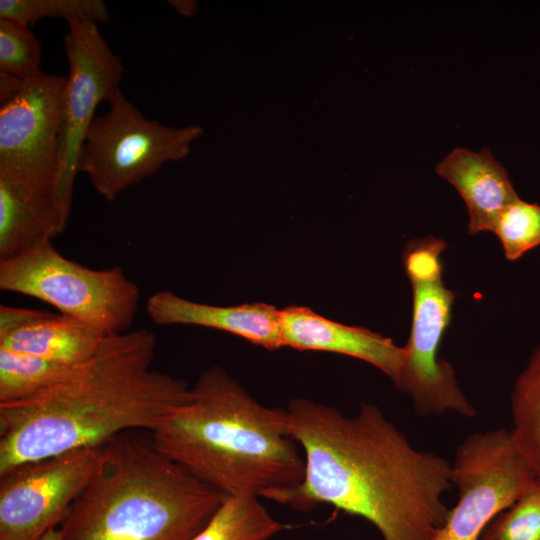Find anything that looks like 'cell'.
<instances>
[{
	"label": "cell",
	"mask_w": 540,
	"mask_h": 540,
	"mask_svg": "<svg viewBox=\"0 0 540 540\" xmlns=\"http://www.w3.org/2000/svg\"><path fill=\"white\" fill-rule=\"evenodd\" d=\"M447 244L440 238L428 236L408 242L402 254L405 272L410 281L442 275L441 254Z\"/></svg>",
	"instance_id": "obj_24"
},
{
	"label": "cell",
	"mask_w": 540,
	"mask_h": 540,
	"mask_svg": "<svg viewBox=\"0 0 540 540\" xmlns=\"http://www.w3.org/2000/svg\"><path fill=\"white\" fill-rule=\"evenodd\" d=\"M66 82L43 73L0 106L1 180L57 188Z\"/></svg>",
	"instance_id": "obj_11"
},
{
	"label": "cell",
	"mask_w": 540,
	"mask_h": 540,
	"mask_svg": "<svg viewBox=\"0 0 540 540\" xmlns=\"http://www.w3.org/2000/svg\"><path fill=\"white\" fill-rule=\"evenodd\" d=\"M481 540H540V482L495 516Z\"/></svg>",
	"instance_id": "obj_23"
},
{
	"label": "cell",
	"mask_w": 540,
	"mask_h": 540,
	"mask_svg": "<svg viewBox=\"0 0 540 540\" xmlns=\"http://www.w3.org/2000/svg\"><path fill=\"white\" fill-rule=\"evenodd\" d=\"M109 105L86 133L78 169L110 202L165 163L184 158L202 133L198 126L173 128L146 118L122 92Z\"/></svg>",
	"instance_id": "obj_6"
},
{
	"label": "cell",
	"mask_w": 540,
	"mask_h": 540,
	"mask_svg": "<svg viewBox=\"0 0 540 540\" xmlns=\"http://www.w3.org/2000/svg\"><path fill=\"white\" fill-rule=\"evenodd\" d=\"M285 528L260 503L259 497L226 496L191 540H268Z\"/></svg>",
	"instance_id": "obj_17"
},
{
	"label": "cell",
	"mask_w": 540,
	"mask_h": 540,
	"mask_svg": "<svg viewBox=\"0 0 540 540\" xmlns=\"http://www.w3.org/2000/svg\"><path fill=\"white\" fill-rule=\"evenodd\" d=\"M64 37L69 74L63 99L59 147L58 194L71 208L79 157L86 133L95 118L97 106L121 93L125 72L122 59L113 53L98 29L86 17L66 20Z\"/></svg>",
	"instance_id": "obj_9"
},
{
	"label": "cell",
	"mask_w": 540,
	"mask_h": 540,
	"mask_svg": "<svg viewBox=\"0 0 540 540\" xmlns=\"http://www.w3.org/2000/svg\"><path fill=\"white\" fill-rule=\"evenodd\" d=\"M104 447L27 462L0 475V540H39L59 527L96 474Z\"/></svg>",
	"instance_id": "obj_8"
},
{
	"label": "cell",
	"mask_w": 540,
	"mask_h": 540,
	"mask_svg": "<svg viewBox=\"0 0 540 540\" xmlns=\"http://www.w3.org/2000/svg\"><path fill=\"white\" fill-rule=\"evenodd\" d=\"M290 430L305 472L269 500L308 512L329 504L371 522L384 540H427L441 527L451 463L416 449L374 404L355 415L306 398L290 400Z\"/></svg>",
	"instance_id": "obj_1"
},
{
	"label": "cell",
	"mask_w": 540,
	"mask_h": 540,
	"mask_svg": "<svg viewBox=\"0 0 540 540\" xmlns=\"http://www.w3.org/2000/svg\"><path fill=\"white\" fill-rule=\"evenodd\" d=\"M17 76L0 72V103L1 105L6 104L12 100L22 88L24 82Z\"/></svg>",
	"instance_id": "obj_25"
},
{
	"label": "cell",
	"mask_w": 540,
	"mask_h": 540,
	"mask_svg": "<svg viewBox=\"0 0 540 540\" xmlns=\"http://www.w3.org/2000/svg\"><path fill=\"white\" fill-rule=\"evenodd\" d=\"M39 540H62L59 527L49 530Z\"/></svg>",
	"instance_id": "obj_27"
},
{
	"label": "cell",
	"mask_w": 540,
	"mask_h": 540,
	"mask_svg": "<svg viewBox=\"0 0 540 540\" xmlns=\"http://www.w3.org/2000/svg\"><path fill=\"white\" fill-rule=\"evenodd\" d=\"M225 497L151 441L122 434L59 529L62 540H191Z\"/></svg>",
	"instance_id": "obj_4"
},
{
	"label": "cell",
	"mask_w": 540,
	"mask_h": 540,
	"mask_svg": "<svg viewBox=\"0 0 540 540\" xmlns=\"http://www.w3.org/2000/svg\"><path fill=\"white\" fill-rule=\"evenodd\" d=\"M0 289L38 299L106 335L130 330L140 299L138 285L121 267H86L53 242L0 260Z\"/></svg>",
	"instance_id": "obj_5"
},
{
	"label": "cell",
	"mask_w": 540,
	"mask_h": 540,
	"mask_svg": "<svg viewBox=\"0 0 540 540\" xmlns=\"http://www.w3.org/2000/svg\"><path fill=\"white\" fill-rule=\"evenodd\" d=\"M145 309L159 326H201L231 333L268 350L283 347L280 310L267 303L216 306L165 290L153 293Z\"/></svg>",
	"instance_id": "obj_14"
},
{
	"label": "cell",
	"mask_w": 540,
	"mask_h": 540,
	"mask_svg": "<svg viewBox=\"0 0 540 540\" xmlns=\"http://www.w3.org/2000/svg\"><path fill=\"white\" fill-rule=\"evenodd\" d=\"M492 232L499 239L507 260L520 259L540 246V205L518 198L500 214Z\"/></svg>",
	"instance_id": "obj_20"
},
{
	"label": "cell",
	"mask_w": 540,
	"mask_h": 540,
	"mask_svg": "<svg viewBox=\"0 0 540 540\" xmlns=\"http://www.w3.org/2000/svg\"><path fill=\"white\" fill-rule=\"evenodd\" d=\"M157 340L146 329L108 335L70 375L21 400L0 403V475L66 452L154 428L189 386L153 368Z\"/></svg>",
	"instance_id": "obj_2"
},
{
	"label": "cell",
	"mask_w": 540,
	"mask_h": 540,
	"mask_svg": "<svg viewBox=\"0 0 540 540\" xmlns=\"http://www.w3.org/2000/svg\"><path fill=\"white\" fill-rule=\"evenodd\" d=\"M42 47L30 26L0 18V72L30 80L43 74Z\"/></svg>",
	"instance_id": "obj_22"
},
{
	"label": "cell",
	"mask_w": 540,
	"mask_h": 540,
	"mask_svg": "<svg viewBox=\"0 0 540 540\" xmlns=\"http://www.w3.org/2000/svg\"><path fill=\"white\" fill-rule=\"evenodd\" d=\"M283 347L300 351H324L367 362L397 381L404 360V348L392 339L364 327L349 326L291 305L280 310Z\"/></svg>",
	"instance_id": "obj_13"
},
{
	"label": "cell",
	"mask_w": 540,
	"mask_h": 540,
	"mask_svg": "<svg viewBox=\"0 0 540 540\" xmlns=\"http://www.w3.org/2000/svg\"><path fill=\"white\" fill-rule=\"evenodd\" d=\"M86 17L97 23L109 21L102 0H0V18L16 20L28 26L43 18Z\"/></svg>",
	"instance_id": "obj_21"
},
{
	"label": "cell",
	"mask_w": 540,
	"mask_h": 540,
	"mask_svg": "<svg viewBox=\"0 0 540 540\" xmlns=\"http://www.w3.org/2000/svg\"><path fill=\"white\" fill-rule=\"evenodd\" d=\"M169 3L176 9V11L185 16H191L196 9V3L194 1L187 0H173Z\"/></svg>",
	"instance_id": "obj_26"
},
{
	"label": "cell",
	"mask_w": 540,
	"mask_h": 540,
	"mask_svg": "<svg viewBox=\"0 0 540 540\" xmlns=\"http://www.w3.org/2000/svg\"><path fill=\"white\" fill-rule=\"evenodd\" d=\"M511 413L514 441L540 480V344L516 378Z\"/></svg>",
	"instance_id": "obj_18"
},
{
	"label": "cell",
	"mask_w": 540,
	"mask_h": 540,
	"mask_svg": "<svg viewBox=\"0 0 540 540\" xmlns=\"http://www.w3.org/2000/svg\"><path fill=\"white\" fill-rule=\"evenodd\" d=\"M108 336L64 314L0 306V347L66 365L88 362Z\"/></svg>",
	"instance_id": "obj_12"
},
{
	"label": "cell",
	"mask_w": 540,
	"mask_h": 540,
	"mask_svg": "<svg viewBox=\"0 0 540 540\" xmlns=\"http://www.w3.org/2000/svg\"><path fill=\"white\" fill-rule=\"evenodd\" d=\"M464 200L469 213V234L492 231L504 209L519 198L506 169L489 149L474 152L454 148L436 166Z\"/></svg>",
	"instance_id": "obj_16"
},
{
	"label": "cell",
	"mask_w": 540,
	"mask_h": 540,
	"mask_svg": "<svg viewBox=\"0 0 540 540\" xmlns=\"http://www.w3.org/2000/svg\"><path fill=\"white\" fill-rule=\"evenodd\" d=\"M78 366L0 347V403L31 397L66 378Z\"/></svg>",
	"instance_id": "obj_19"
},
{
	"label": "cell",
	"mask_w": 540,
	"mask_h": 540,
	"mask_svg": "<svg viewBox=\"0 0 540 540\" xmlns=\"http://www.w3.org/2000/svg\"><path fill=\"white\" fill-rule=\"evenodd\" d=\"M150 433L161 454L226 496L269 500L304 477L287 409L261 404L219 366L201 373Z\"/></svg>",
	"instance_id": "obj_3"
},
{
	"label": "cell",
	"mask_w": 540,
	"mask_h": 540,
	"mask_svg": "<svg viewBox=\"0 0 540 540\" xmlns=\"http://www.w3.org/2000/svg\"><path fill=\"white\" fill-rule=\"evenodd\" d=\"M70 210L54 186L0 179V260L52 242L66 228Z\"/></svg>",
	"instance_id": "obj_15"
},
{
	"label": "cell",
	"mask_w": 540,
	"mask_h": 540,
	"mask_svg": "<svg viewBox=\"0 0 540 540\" xmlns=\"http://www.w3.org/2000/svg\"><path fill=\"white\" fill-rule=\"evenodd\" d=\"M458 501L427 540H478L491 520L539 482L507 429L468 436L451 463Z\"/></svg>",
	"instance_id": "obj_7"
},
{
	"label": "cell",
	"mask_w": 540,
	"mask_h": 540,
	"mask_svg": "<svg viewBox=\"0 0 540 540\" xmlns=\"http://www.w3.org/2000/svg\"><path fill=\"white\" fill-rule=\"evenodd\" d=\"M413 312L409 339L396 387L412 401L422 417L453 411L474 417V406L462 393L454 368L439 358V347L447 330L456 298L442 275L412 280Z\"/></svg>",
	"instance_id": "obj_10"
}]
</instances>
